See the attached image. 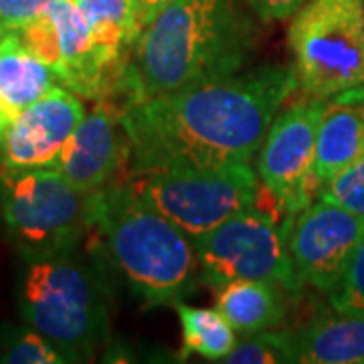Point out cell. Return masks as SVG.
<instances>
[{"mask_svg":"<svg viewBox=\"0 0 364 364\" xmlns=\"http://www.w3.org/2000/svg\"><path fill=\"white\" fill-rule=\"evenodd\" d=\"M298 87L294 67L269 63L126 104L130 174L249 164Z\"/></svg>","mask_w":364,"mask_h":364,"instance_id":"6da1fadb","label":"cell"},{"mask_svg":"<svg viewBox=\"0 0 364 364\" xmlns=\"http://www.w3.org/2000/svg\"><path fill=\"white\" fill-rule=\"evenodd\" d=\"M251 13L249 0H172L136 43L122 81V107L243 71L257 49Z\"/></svg>","mask_w":364,"mask_h":364,"instance_id":"7a4b0ae2","label":"cell"},{"mask_svg":"<svg viewBox=\"0 0 364 364\" xmlns=\"http://www.w3.org/2000/svg\"><path fill=\"white\" fill-rule=\"evenodd\" d=\"M114 272L148 308L195 294L200 261L195 239L136 195L130 184L95 193V225Z\"/></svg>","mask_w":364,"mask_h":364,"instance_id":"3957f363","label":"cell"},{"mask_svg":"<svg viewBox=\"0 0 364 364\" xmlns=\"http://www.w3.org/2000/svg\"><path fill=\"white\" fill-rule=\"evenodd\" d=\"M112 291L105 273L75 251L28 259L18 308L25 324L61 350L67 363L91 360L109 336Z\"/></svg>","mask_w":364,"mask_h":364,"instance_id":"277c9868","label":"cell"},{"mask_svg":"<svg viewBox=\"0 0 364 364\" xmlns=\"http://www.w3.org/2000/svg\"><path fill=\"white\" fill-rule=\"evenodd\" d=\"M0 219L26 259L71 253L93 231L95 193H83L57 168L2 170Z\"/></svg>","mask_w":364,"mask_h":364,"instance_id":"5b68a950","label":"cell"},{"mask_svg":"<svg viewBox=\"0 0 364 364\" xmlns=\"http://www.w3.org/2000/svg\"><path fill=\"white\" fill-rule=\"evenodd\" d=\"M287 45L298 85L330 100L364 85V0H308L291 21Z\"/></svg>","mask_w":364,"mask_h":364,"instance_id":"8992f818","label":"cell"},{"mask_svg":"<svg viewBox=\"0 0 364 364\" xmlns=\"http://www.w3.org/2000/svg\"><path fill=\"white\" fill-rule=\"evenodd\" d=\"M132 188L193 239L257 207L261 181L249 164L221 168L158 170L132 176Z\"/></svg>","mask_w":364,"mask_h":364,"instance_id":"52a82bcc","label":"cell"},{"mask_svg":"<svg viewBox=\"0 0 364 364\" xmlns=\"http://www.w3.org/2000/svg\"><path fill=\"white\" fill-rule=\"evenodd\" d=\"M294 217L277 223L269 213L251 207L207 235L196 237L203 284L219 291L231 282H269L286 294H299L304 284L294 269L287 245Z\"/></svg>","mask_w":364,"mask_h":364,"instance_id":"ba28073f","label":"cell"},{"mask_svg":"<svg viewBox=\"0 0 364 364\" xmlns=\"http://www.w3.org/2000/svg\"><path fill=\"white\" fill-rule=\"evenodd\" d=\"M304 97L306 100L287 105L279 116H275L257 156L261 186L287 217H296L320 193L314 164L318 130L328 100Z\"/></svg>","mask_w":364,"mask_h":364,"instance_id":"9c48e42d","label":"cell"},{"mask_svg":"<svg viewBox=\"0 0 364 364\" xmlns=\"http://www.w3.org/2000/svg\"><path fill=\"white\" fill-rule=\"evenodd\" d=\"M364 237V215L318 198L291 219L287 245L299 282L332 294Z\"/></svg>","mask_w":364,"mask_h":364,"instance_id":"30bf717a","label":"cell"},{"mask_svg":"<svg viewBox=\"0 0 364 364\" xmlns=\"http://www.w3.org/2000/svg\"><path fill=\"white\" fill-rule=\"evenodd\" d=\"M83 116L75 93L55 85L11 122L0 144V172L55 168Z\"/></svg>","mask_w":364,"mask_h":364,"instance_id":"8fae6325","label":"cell"},{"mask_svg":"<svg viewBox=\"0 0 364 364\" xmlns=\"http://www.w3.org/2000/svg\"><path fill=\"white\" fill-rule=\"evenodd\" d=\"M130 158V144L122 126V107L109 97L95 100L63 148L55 168L83 193H97Z\"/></svg>","mask_w":364,"mask_h":364,"instance_id":"7c38bea8","label":"cell"},{"mask_svg":"<svg viewBox=\"0 0 364 364\" xmlns=\"http://www.w3.org/2000/svg\"><path fill=\"white\" fill-rule=\"evenodd\" d=\"M284 336L291 363H364V312L332 308L299 330H286Z\"/></svg>","mask_w":364,"mask_h":364,"instance_id":"4fadbf2b","label":"cell"},{"mask_svg":"<svg viewBox=\"0 0 364 364\" xmlns=\"http://www.w3.org/2000/svg\"><path fill=\"white\" fill-rule=\"evenodd\" d=\"M364 156V85L328 100L318 130L314 176L322 188Z\"/></svg>","mask_w":364,"mask_h":364,"instance_id":"5bb4252c","label":"cell"},{"mask_svg":"<svg viewBox=\"0 0 364 364\" xmlns=\"http://www.w3.org/2000/svg\"><path fill=\"white\" fill-rule=\"evenodd\" d=\"M90 26L91 43L119 79V91L132 53L142 35L136 0H75Z\"/></svg>","mask_w":364,"mask_h":364,"instance_id":"9a60e30c","label":"cell"},{"mask_svg":"<svg viewBox=\"0 0 364 364\" xmlns=\"http://www.w3.org/2000/svg\"><path fill=\"white\" fill-rule=\"evenodd\" d=\"M57 81V73L26 49L16 31L0 37V105L11 119L39 102Z\"/></svg>","mask_w":364,"mask_h":364,"instance_id":"2e32d148","label":"cell"},{"mask_svg":"<svg viewBox=\"0 0 364 364\" xmlns=\"http://www.w3.org/2000/svg\"><path fill=\"white\" fill-rule=\"evenodd\" d=\"M279 289L282 287L269 282H231L219 289L217 310L233 326L235 332L255 334L261 330H272L286 318V306Z\"/></svg>","mask_w":364,"mask_h":364,"instance_id":"e0dca14e","label":"cell"},{"mask_svg":"<svg viewBox=\"0 0 364 364\" xmlns=\"http://www.w3.org/2000/svg\"><path fill=\"white\" fill-rule=\"evenodd\" d=\"M182 326V358L188 354H200L207 360H225L237 344V332L223 314L215 308H195L182 301L172 306Z\"/></svg>","mask_w":364,"mask_h":364,"instance_id":"ac0fdd59","label":"cell"},{"mask_svg":"<svg viewBox=\"0 0 364 364\" xmlns=\"http://www.w3.org/2000/svg\"><path fill=\"white\" fill-rule=\"evenodd\" d=\"M0 363L4 364H63L67 358L41 332L28 324L0 326Z\"/></svg>","mask_w":364,"mask_h":364,"instance_id":"d6986e66","label":"cell"},{"mask_svg":"<svg viewBox=\"0 0 364 364\" xmlns=\"http://www.w3.org/2000/svg\"><path fill=\"white\" fill-rule=\"evenodd\" d=\"M229 364H282L291 363L284 332L261 330L235 344L231 354L223 360Z\"/></svg>","mask_w":364,"mask_h":364,"instance_id":"ffe728a7","label":"cell"},{"mask_svg":"<svg viewBox=\"0 0 364 364\" xmlns=\"http://www.w3.org/2000/svg\"><path fill=\"white\" fill-rule=\"evenodd\" d=\"M318 198L364 215V156L338 172L320 188Z\"/></svg>","mask_w":364,"mask_h":364,"instance_id":"44dd1931","label":"cell"},{"mask_svg":"<svg viewBox=\"0 0 364 364\" xmlns=\"http://www.w3.org/2000/svg\"><path fill=\"white\" fill-rule=\"evenodd\" d=\"M336 310L364 312V237L338 287L328 296Z\"/></svg>","mask_w":364,"mask_h":364,"instance_id":"7402d4cb","label":"cell"},{"mask_svg":"<svg viewBox=\"0 0 364 364\" xmlns=\"http://www.w3.org/2000/svg\"><path fill=\"white\" fill-rule=\"evenodd\" d=\"M49 0H0V37L31 23Z\"/></svg>","mask_w":364,"mask_h":364,"instance_id":"603a6c76","label":"cell"},{"mask_svg":"<svg viewBox=\"0 0 364 364\" xmlns=\"http://www.w3.org/2000/svg\"><path fill=\"white\" fill-rule=\"evenodd\" d=\"M308 0H249L251 9L261 23L286 21L298 13Z\"/></svg>","mask_w":364,"mask_h":364,"instance_id":"cb8c5ba5","label":"cell"},{"mask_svg":"<svg viewBox=\"0 0 364 364\" xmlns=\"http://www.w3.org/2000/svg\"><path fill=\"white\" fill-rule=\"evenodd\" d=\"M172 0H136V9H138V21H140V26L142 31L146 26L150 25L166 4H170Z\"/></svg>","mask_w":364,"mask_h":364,"instance_id":"d4e9b609","label":"cell"},{"mask_svg":"<svg viewBox=\"0 0 364 364\" xmlns=\"http://www.w3.org/2000/svg\"><path fill=\"white\" fill-rule=\"evenodd\" d=\"M11 117H9V114L2 109V105H0V144H2V138H4V134H6V130H9V126H11Z\"/></svg>","mask_w":364,"mask_h":364,"instance_id":"484cf974","label":"cell"}]
</instances>
